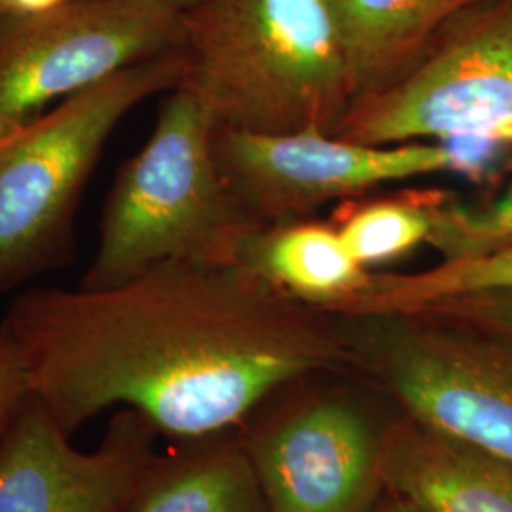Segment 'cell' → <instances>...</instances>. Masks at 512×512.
<instances>
[{
    "label": "cell",
    "instance_id": "obj_8",
    "mask_svg": "<svg viewBox=\"0 0 512 512\" xmlns=\"http://www.w3.org/2000/svg\"><path fill=\"white\" fill-rule=\"evenodd\" d=\"M183 14L162 0H61L0 18V139L54 103L183 46Z\"/></svg>",
    "mask_w": 512,
    "mask_h": 512
},
{
    "label": "cell",
    "instance_id": "obj_6",
    "mask_svg": "<svg viewBox=\"0 0 512 512\" xmlns=\"http://www.w3.org/2000/svg\"><path fill=\"white\" fill-rule=\"evenodd\" d=\"M215 158L239 202L262 224L311 219L321 207L389 183L439 173L495 175L512 147L478 139L365 145L332 133L215 128Z\"/></svg>",
    "mask_w": 512,
    "mask_h": 512
},
{
    "label": "cell",
    "instance_id": "obj_20",
    "mask_svg": "<svg viewBox=\"0 0 512 512\" xmlns=\"http://www.w3.org/2000/svg\"><path fill=\"white\" fill-rule=\"evenodd\" d=\"M55 2H61V0H0V18L33 12V10L46 8Z\"/></svg>",
    "mask_w": 512,
    "mask_h": 512
},
{
    "label": "cell",
    "instance_id": "obj_10",
    "mask_svg": "<svg viewBox=\"0 0 512 512\" xmlns=\"http://www.w3.org/2000/svg\"><path fill=\"white\" fill-rule=\"evenodd\" d=\"M270 512H372L380 437L351 404L321 399L243 439Z\"/></svg>",
    "mask_w": 512,
    "mask_h": 512
},
{
    "label": "cell",
    "instance_id": "obj_15",
    "mask_svg": "<svg viewBox=\"0 0 512 512\" xmlns=\"http://www.w3.org/2000/svg\"><path fill=\"white\" fill-rule=\"evenodd\" d=\"M482 294H512V243L480 255L442 260L429 270L412 274L372 272L363 293L338 317L406 315Z\"/></svg>",
    "mask_w": 512,
    "mask_h": 512
},
{
    "label": "cell",
    "instance_id": "obj_21",
    "mask_svg": "<svg viewBox=\"0 0 512 512\" xmlns=\"http://www.w3.org/2000/svg\"><path fill=\"white\" fill-rule=\"evenodd\" d=\"M393 497H395V499L387 501L385 505L374 509L372 512H420L414 505H410L408 501H404L401 497H397V495H393Z\"/></svg>",
    "mask_w": 512,
    "mask_h": 512
},
{
    "label": "cell",
    "instance_id": "obj_18",
    "mask_svg": "<svg viewBox=\"0 0 512 512\" xmlns=\"http://www.w3.org/2000/svg\"><path fill=\"white\" fill-rule=\"evenodd\" d=\"M412 315V313H406ZM446 323L492 336L512 346V294H482L440 302L418 311Z\"/></svg>",
    "mask_w": 512,
    "mask_h": 512
},
{
    "label": "cell",
    "instance_id": "obj_17",
    "mask_svg": "<svg viewBox=\"0 0 512 512\" xmlns=\"http://www.w3.org/2000/svg\"><path fill=\"white\" fill-rule=\"evenodd\" d=\"M507 243H512V183L484 205L440 194L429 245L442 260L480 255Z\"/></svg>",
    "mask_w": 512,
    "mask_h": 512
},
{
    "label": "cell",
    "instance_id": "obj_14",
    "mask_svg": "<svg viewBox=\"0 0 512 512\" xmlns=\"http://www.w3.org/2000/svg\"><path fill=\"white\" fill-rule=\"evenodd\" d=\"M471 2L325 0L359 86V97L403 73L440 27Z\"/></svg>",
    "mask_w": 512,
    "mask_h": 512
},
{
    "label": "cell",
    "instance_id": "obj_5",
    "mask_svg": "<svg viewBox=\"0 0 512 512\" xmlns=\"http://www.w3.org/2000/svg\"><path fill=\"white\" fill-rule=\"evenodd\" d=\"M334 135L365 145L478 139L512 147V0H473Z\"/></svg>",
    "mask_w": 512,
    "mask_h": 512
},
{
    "label": "cell",
    "instance_id": "obj_4",
    "mask_svg": "<svg viewBox=\"0 0 512 512\" xmlns=\"http://www.w3.org/2000/svg\"><path fill=\"white\" fill-rule=\"evenodd\" d=\"M183 46L57 103L0 139V296L65 268L76 211L110 135L131 110L183 84Z\"/></svg>",
    "mask_w": 512,
    "mask_h": 512
},
{
    "label": "cell",
    "instance_id": "obj_3",
    "mask_svg": "<svg viewBox=\"0 0 512 512\" xmlns=\"http://www.w3.org/2000/svg\"><path fill=\"white\" fill-rule=\"evenodd\" d=\"M215 128L188 88L165 95L145 147L114 179L78 287H114L167 260L236 262L241 243L262 222L226 183Z\"/></svg>",
    "mask_w": 512,
    "mask_h": 512
},
{
    "label": "cell",
    "instance_id": "obj_13",
    "mask_svg": "<svg viewBox=\"0 0 512 512\" xmlns=\"http://www.w3.org/2000/svg\"><path fill=\"white\" fill-rule=\"evenodd\" d=\"M236 262L329 315H340L372 275L349 253L332 222L313 219L260 224L241 243Z\"/></svg>",
    "mask_w": 512,
    "mask_h": 512
},
{
    "label": "cell",
    "instance_id": "obj_7",
    "mask_svg": "<svg viewBox=\"0 0 512 512\" xmlns=\"http://www.w3.org/2000/svg\"><path fill=\"white\" fill-rule=\"evenodd\" d=\"M363 361L408 416L512 465V346L429 315L351 317Z\"/></svg>",
    "mask_w": 512,
    "mask_h": 512
},
{
    "label": "cell",
    "instance_id": "obj_11",
    "mask_svg": "<svg viewBox=\"0 0 512 512\" xmlns=\"http://www.w3.org/2000/svg\"><path fill=\"white\" fill-rule=\"evenodd\" d=\"M384 488L420 512H512V465L410 416L380 437Z\"/></svg>",
    "mask_w": 512,
    "mask_h": 512
},
{
    "label": "cell",
    "instance_id": "obj_16",
    "mask_svg": "<svg viewBox=\"0 0 512 512\" xmlns=\"http://www.w3.org/2000/svg\"><path fill=\"white\" fill-rule=\"evenodd\" d=\"M440 192H403L342 202L334 213L342 241L366 270L395 262L429 245Z\"/></svg>",
    "mask_w": 512,
    "mask_h": 512
},
{
    "label": "cell",
    "instance_id": "obj_22",
    "mask_svg": "<svg viewBox=\"0 0 512 512\" xmlns=\"http://www.w3.org/2000/svg\"><path fill=\"white\" fill-rule=\"evenodd\" d=\"M162 2L167 4V6H171L173 10H177V12L184 14V12H188L190 8H194L196 4H200L202 0H162Z\"/></svg>",
    "mask_w": 512,
    "mask_h": 512
},
{
    "label": "cell",
    "instance_id": "obj_19",
    "mask_svg": "<svg viewBox=\"0 0 512 512\" xmlns=\"http://www.w3.org/2000/svg\"><path fill=\"white\" fill-rule=\"evenodd\" d=\"M31 397L27 368L12 336L0 325V437Z\"/></svg>",
    "mask_w": 512,
    "mask_h": 512
},
{
    "label": "cell",
    "instance_id": "obj_12",
    "mask_svg": "<svg viewBox=\"0 0 512 512\" xmlns=\"http://www.w3.org/2000/svg\"><path fill=\"white\" fill-rule=\"evenodd\" d=\"M120 512H270L243 439L179 440L156 456Z\"/></svg>",
    "mask_w": 512,
    "mask_h": 512
},
{
    "label": "cell",
    "instance_id": "obj_1",
    "mask_svg": "<svg viewBox=\"0 0 512 512\" xmlns=\"http://www.w3.org/2000/svg\"><path fill=\"white\" fill-rule=\"evenodd\" d=\"M327 315L239 262L167 260L107 289H25L0 325L67 435L128 408L188 440L232 431L275 389L353 361Z\"/></svg>",
    "mask_w": 512,
    "mask_h": 512
},
{
    "label": "cell",
    "instance_id": "obj_2",
    "mask_svg": "<svg viewBox=\"0 0 512 512\" xmlns=\"http://www.w3.org/2000/svg\"><path fill=\"white\" fill-rule=\"evenodd\" d=\"M183 25L181 86L217 128L334 135L359 97L325 0H202Z\"/></svg>",
    "mask_w": 512,
    "mask_h": 512
},
{
    "label": "cell",
    "instance_id": "obj_9",
    "mask_svg": "<svg viewBox=\"0 0 512 512\" xmlns=\"http://www.w3.org/2000/svg\"><path fill=\"white\" fill-rule=\"evenodd\" d=\"M158 431L118 408L97 448H76L31 397L0 437V512H120L156 452Z\"/></svg>",
    "mask_w": 512,
    "mask_h": 512
}]
</instances>
